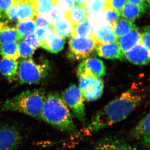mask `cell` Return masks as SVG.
Listing matches in <instances>:
<instances>
[{"label": "cell", "instance_id": "6da1fadb", "mask_svg": "<svg viewBox=\"0 0 150 150\" xmlns=\"http://www.w3.org/2000/svg\"><path fill=\"white\" fill-rule=\"evenodd\" d=\"M143 98L139 88H130L97 112L83 133L91 135L125 120L140 105Z\"/></svg>", "mask_w": 150, "mask_h": 150}, {"label": "cell", "instance_id": "7a4b0ae2", "mask_svg": "<svg viewBox=\"0 0 150 150\" xmlns=\"http://www.w3.org/2000/svg\"><path fill=\"white\" fill-rule=\"evenodd\" d=\"M41 119L60 130L76 132L69 108L58 92H50L46 96Z\"/></svg>", "mask_w": 150, "mask_h": 150}, {"label": "cell", "instance_id": "3957f363", "mask_svg": "<svg viewBox=\"0 0 150 150\" xmlns=\"http://www.w3.org/2000/svg\"><path fill=\"white\" fill-rule=\"evenodd\" d=\"M46 96L45 92L42 89L27 90L6 100L2 109L20 112L35 119H41Z\"/></svg>", "mask_w": 150, "mask_h": 150}, {"label": "cell", "instance_id": "277c9868", "mask_svg": "<svg viewBox=\"0 0 150 150\" xmlns=\"http://www.w3.org/2000/svg\"><path fill=\"white\" fill-rule=\"evenodd\" d=\"M51 69L49 61L45 57L23 59L18 64L19 82L21 85L41 83L48 76Z\"/></svg>", "mask_w": 150, "mask_h": 150}, {"label": "cell", "instance_id": "5b68a950", "mask_svg": "<svg viewBox=\"0 0 150 150\" xmlns=\"http://www.w3.org/2000/svg\"><path fill=\"white\" fill-rule=\"evenodd\" d=\"M98 43L92 35L86 38L71 37L69 42L68 57L74 60L87 58L95 51Z\"/></svg>", "mask_w": 150, "mask_h": 150}, {"label": "cell", "instance_id": "8992f818", "mask_svg": "<svg viewBox=\"0 0 150 150\" xmlns=\"http://www.w3.org/2000/svg\"><path fill=\"white\" fill-rule=\"evenodd\" d=\"M63 100L75 117L82 123L86 122V114L83 99L78 86L71 84L62 94Z\"/></svg>", "mask_w": 150, "mask_h": 150}, {"label": "cell", "instance_id": "52a82bcc", "mask_svg": "<svg viewBox=\"0 0 150 150\" xmlns=\"http://www.w3.org/2000/svg\"><path fill=\"white\" fill-rule=\"evenodd\" d=\"M78 88L85 100L88 102L99 99L104 89V83L101 78L79 77Z\"/></svg>", "mask_w": 150, "mask_h": 150}, {"label": "cell", "instance_id": "ba28073f", "mask_svg": "<svg viewBox=\"0 0 150 150\" xmlns=\"http://www.w3.org/2000/svg\"><path fill=\"white\" fill-rule=\"evenodd\" d=\"M106 74V68L102 60L96 57H89L78 66L77 71L78 77L87 76L101 78Z\"/></svg>", "mask_w": 150, "mask_h": 150}, {"label": "cell", "instance_id": "9c48e42d", "mask_svg": "<svg viewBox=\"0 0 150 150\" xmlns=\"http://www.w3.org/2000/svg\"><path fill=\"white\" fill-rule=\"evenodd\" d=\"M21 141V134L14 127L0 124V150H17Z\"/></svg>", "mask_w": 150, "mask_h": 150}, {"label": "cell", "instance_id": "30bf717a", "mask_svg": "<svg viewBox=\"0 0 150 150\" xmlns=\"http://www.w3.org/2000/svg\"><path fill=\"white\" fill-rule=\"evenodd\" d=\"M88 150H137L125 139L110 136L100 139Z\"/></svg>", "mask_w": 150, "mask_h": 150}, {"label": "cell", "instance_id": "8fae6325", "mask_svg": "<svg viewBox=\"0 0 150 150\" xmlns=\"http://www.w3.org/2000/svg\"><path fill=\"white\" fill-rule=\"evenodd\" d=\"M150 120L149 112L139 122L132 132L134 139L140 142L145 148L148 149L150 144Z\"/></svg>", "mask_w": 150, "mask_h": 150}, {"label": "cell", "instance_id": "7c38bea8", "mask_svg": "<svg viewBox=\"0 0 150 150\" xmlns=\"http://www.w3.org/2000/svg\"><path fill=\"white\" fill-rule=\"evenodd\" d=\"M124 55L130 62L137 65H146L150 61V50L140 42L125 52Z\"/></svg>", "mask_w": 150, "mask_h": 150}, {"label": "cell", "instance_id": "4fadbf2b", "mask_svg": "<svg viewBox=\"0 0 150 150\" xmlns=\"http://www.w3.org/2000/svg\"><path fill=\"white\" fill-rule=\"evenodd\" d=\"M95 52L99 57L108 59L120 60V61L125 60L124 54L117 42L98 43Z\"/></svg>", "mask_w": 150, "mask_h": 150}, {"label": "cell", "instance_id": "5bb4252c", "mask_svg": "<svg viewBox=\"0 0 150 150\" xmlns=\"http://www.w3.org/2000/svg\"><path fill=\"white\" fill-rule=\"evenodd\" d=\"M149 4H137L127 3L125 4L120 11V16L123 18L134 21L142 15L147 10Z\"/></svg>", "mask_w": 150, "mask_h": 150}, {"label": "cell", "instance_id": "9a60e30c", "mask_svg": "<svg viewBox=\"0 0 150 150\" xmlns=\"http://www.w3.org/2000/svg\"><path fill=\"white\" fill-rule=\"evenodd\" d=\"M18 64L17 60L2 58L0 60V74L8 81H14L18 77Z\"/></svg>", "mask_w": 150, "mask_h": 150}, {"label": "cell", "instance_id": "2e32d148", "mask_svg": "<svg viewBox=\"0 0 150 150\" xmlns=\"http://www.w3.org/2000/svg\"><path fill=\"white\" fill-rule=\"evenodd\" d=\"M23 39L16 28L9 26L6 22L0 21V44L17 42Z\"/></svg>", "mask_w": 150, "mask_h": 150}, {"label": "cell", "instance_id": "e0dca14e", "mask_svg": "<svg viewBox=\"0 0 150 150\" xmlns=\"http://www.w3.org/2000/svg\"><path fill=\"white\" fill-rule=\"evenodd\" d=\"M140 33L137 27L132 29L126 35H123L117 38V44L120 47V49L123 52L129 51L136 44L139 42Z\"/></svg>", "mask_w": 150, "mask_h": 150}, {"label": "cell", "instance_id": "ac0fdd59", "mask_svg": "<svg viewBox=\"0 0 150 150\" xmlns=\"http://www.w3.org/2000/svg\"><path fill=\"white\" fill-rule=\"evenodd\" d=\"M64 38L55 32L47 40L40 42V47L53 54H57L64 48Z\"/></svg>", "mask_w": 150, "mask_h": 150}, {"label": "cell", "instance_id": "d6986e66", "mask_svg": "<svg viewBox=\"0 0 150 150\" xmlns=\"http://www.w3.org/2000/svg\"><path fill=\"white\" fill-rule=\"evenodd\" d=\"M92 35L98 42L100 43L117 42V38L114 34L112 26L110 24H105L92 33Z\"/></svg>", "mask_w": 150, "mask_h": 150}, {"label": "cell", "instance_id": "ffe728a7", "mask_svg": "<svg viewBox=\"0 0 150 150\" xmlns=\"http://www.w3.org/2000/svg\"><path fill=\"white\" fill-rule=\"evenodd\" d=\"M65 16L75 26L88 19V14L86 6L76 4L71 11L65 14Z\"/></svg>", "mask_w": 150, "mask_h": 150}, {"label": "cell", "instance_id": "44dd1931", "mask_svg": "<svg viewBox=\"0 0 150 150\" xmlns=\"http://www.w3.org/2000/svg\"><path fill=\"white\" fill-rule=\"evenodd\" d=\"M18 21L34 19L37 16L34 6L30 0L18 2Z\"/></svg>", "mask_w": 150, "mask_h": 150}, {"label": "cell", "instance_id": "7402d4cb", "mask_svg": "<svg viewBox=\"0 0 150 150\" xmlns=\"http://www.w3.org/2000/svg\"><path fill=\"white\" fill-rule=\"evenodd\" d=\"M55 33L63 38L70 37L74 26L65 16L52 24Z\"/></svg>", "mask_w": 150, "mask_h": 150}, {"label": "cell", "instance_id": "603a6c76", "mask_svg": "<svg viewBox=\"0 0 150 150\" xmlns=\"http://www.w3.org/2000/svg\"><path fill=\"white\" fill-rule=\"evenodd\" d=\"M137 27L133 22L125 18H119L112 26L114 32L119 38L130 32Z\"/></svg>", "mask_w": 150, "mask_h": 150}, {"label": "cell", "instance_id": "cb8c5ba5", "mask_svg": "<svg viewBox=\"0 0 150 150\" xmlns=\"http://www.w3.org/2000/svg\"><path fill=\"white\" fill-rule=\"evenodd\" d=\"M0 54L3 58L17 60L20 57L17 43H4L0 44Z\"/></svg>", "mask_w": 150, "mask_h": 150}, {"label": "cell", "instance_id": "d4e9b609", "mask_svg": "<svg viewBox=\"0 0 150 150\" xmlns=\"http://www.w3.org/2000/svg\"><path fill=\"white\" fill-rule=\"evenodd\" d=\"M16 28L21 37L24 38L26 36L33 34L35 31L36 29L35 21L34 19H29L18 21Z\"/></svg>", "mask_w": 150, "mask_h": 150}, {"label": "cell", "instance_id": "484cf974", "mask_svg": "<svg viewBox=\"0 0 150 150\" xmlns=\"http://www.w3.org/2000/svg\"><path fill=\"white\" fill-rule=\"evenodd\" d=\"M92 35V31L88 19L74 26L71 36L72 37H88Z\"/></svg>", "mask_w": 150, "mask_h": 150}, {"label": "cell", "instance_id": "4316f807", "mask_svg": "<svg viewBox=\"0 0 150 150\" xmlns=\"http://www.w3.org/2000/svg\"><path fill=\"white\" fill-rule=\"evenodd\" d=\"M105 7V0H88L86 4L88 16L100 14Z\"/></svg>", "mask_w": 150, "mask_h": 150}, {"label": "cell", "instance_id": "83f0119b", "mask_svg": "<svg viewBox=\"0 0 150 150\" xmlns=\"http://www.w3.org/2000/svg\"><path fill=\"white\" fill-rule=\"evenodd\" d=\"M100 14L105 23L110 24L112 27L115 22L120 18V12L106 6Z\"/></svg>", "mask_w": 150, "mask_h": 150}, {"label": "cell", "instance_id": "f1b7e54d", "mask_svg": "<svg viewBox=\"0 0 150 150\" xmlns=\"http://www.w3.org/2000/svg\"><path fill=\"white\" fill-rule=\"evenodd\" d=\"M17 45L20 57L26 59L32 57L35 52V50L25 41L24 40L19 41Z\"/></svg>", "mask_w": 150, "mask_h": 150}, {"label": "cell", "instance_id": "f546056e", "mask_svg": "<svg viewBox=\"0 0 150 150\" xmlns=\"http://www.w3.org/2000/svg\"><path fill=\"white\" fill-rule=\"evenodd\" d=\"M88 20L91 25L92 34L96 30L100 28L105 24H107L104 21L100 13L94 15H89L88 17Z\"/></svg>", "mask_w": 150, "mask_h": 150}, {"label": "cell", "instance_id": "4dcf8cb0", "mask_svg": "<svg viewBox=\"0 0 150 150\" xmlns=\"http://www.w3.org/2000/svg\"><path fill=\"white\" fill-rule=\"evenodd\" d=\"M35 35L40 41H44L50 36L52 35L54 32V27L52 24L49 27H38L35 29Z\"/></svg>", "mask_w": 150, "mask_h": 150}, {"label": "cell", "instance_id": "1f68e13d", "mask_svg": "<svg viewBox=\"0 0 150 150\" xmlns=\"http://www.w3.org/2000/svg\"><path fill=\"white\" fill-rule=\"evenodd\" d=\"M75 3L74 0H57L55 4L65 14L72 10Z\"/></svg>", "mask_w": 150, "mask_h": 150}, {"label": "cell", "instance_id": "d6a6232c", "mask_svg": "<svg viewBox=\"0 0 150 150\" xmlns=\"http://www.w3.org/2000/svg\"><path fill=\"white\" fill-rule=\"evenodd\" d=\"M65 17L64 12L58 8L56 4H54L52 6V9L50 12L49 19L51 21V24H53L56 21Z\"/></svg>", "mask_w": 150, "mask_h": 150}, {"label": "cell", "instance_id": "836d02e7", "mask_svg": "<svg viewBox=\"0 0 150 150\" xmlns=\"http://www.w3.org/2000/svg\"><path fill=\"white\" fill-rule=\"evenodd\" d=\"M142 33H140L139 42L150 50V27L149 26H145L142 28Z\"/></svg>", "mask_w": 150, "mask_h": 150}, {"label": "cell", "instance_id": "e575fe53", "mask_svg": "<svg viewBox=\"0 0 150 150\" xmlns=\"http://www.w3.org/2000/svg\"><path fill=\"white\" fill-rule=\"evenodd\" d=\"M18 2L15 1L11 8L6 13L5 16L9 21L12 22H17L18 20Z\"/></svg>", "mask_w": 150, "mask_h": 150}, {"label": "cell", "instance_id": "d590c367", "mask_svg": "<svg viewBox=\"0 0 150 150\" xmlns=\"http://www.w3.org/2000/svg\"><path fill=\"white\" fill-rule=\"evenodd\" d=\"M105 1L106 4V6L120 12L126 2V0H105Z\"/></svg>", "mask_w": 150, "mask_h": 150}, {"label": "cell", "instance_id": "8d00e7d4", "mask_svg": "<svg viewBox=\"0 0 150 150\" xmlns=\"http://www.w3.org/2000/svg\"><path fill=\"white\" fill-rule=\"evenodd\" d=\"M24 41L35 50L40 47V41L35 34H31L24 38Z\"/></svg>", "mask_w": 150, "mask_h": 150}, {"label": "cell", "instance_id": "74e56055", "mask_svg": "<svg viewBox=\"0 0 150 150\" xmlns=\"http://www.w3.org/2000/svg\"><path fill=\"white\" fill-rule=\"evenodd\" d=\"M35 21L36 26L38 27H49L52 25L50 19L44 16H36Z\"/></svg>", "mask_w": 150, "mask_h": 150}, {"label": "cell", "instance_id": "f35d334b", "mask_svg": "<svg viewBox=\"0 0 150 150\" xmlns=\"http://www.w3.org/2000/svg\"><path fill=\"white\" fill-rule=\"evenodd\" d=\"M14 0H0V8L4 16H5L14 4Z\"/></svg>", "mask_w": 150, "mask_h": 150}, {"label": "cell", "instance_id": "ab89813d", "mask_svg": "<svg viewBox=\"0 0 150 150\" xmlns=\"http://www.w3.org/2000/svg\"><path fill=\"white\" fill-rule=\"evenodd\" d=\"M128 1L131 3H134V4H147L145 2V0H128Z\"/></svg>", "mask_w": 150, "mask_h": 150}, {"label": "cell", "instance_id": "60d3db41", "mask_svg": "<svg viewBox=\"0 0 150 150\" xmlns=\"http://www.w3.org/2000/svg\"><path fill=\"white\" fill-rule=\"evenodd\" d=\"M77 4H79L81 6H86L88 0H74Z\"/></svg>", "mask_w": 150, "mask_h": 150}, {"label": "cell", "instance_id": "b9f144b4", "mask_svg": "<svg viewBox=\"0 0 150 150\" xmlns=\"http://www.w3.org/2000/svg\"><path fill=\"white\" fill-rule=\"evenodd\" d=\"M4 16V15H3V13H2V12H1V8H0V19L2 18V17Z\"/></svg>", "mask_w": 150, "mask_h": 150}, {"label": "cell", "instance_id": "7bdbcfd3", "mask_svg": "<svg viewBox=\"0 0 150 150\" xmlns=\"http://www.w3.org/2000/svg\"><path fill=\"white\" fill-rule=\"evenodd\" d=\"M14 1L16 2H21V1H25L26 0H14Z\"/></svg>", "mask_w": 150, "mask_h": 150}, {"label": "cell", "instance_id": "ee69618b", "mask_svg": "<svg viewBox=\"0 0 150 150\" xmlns=\"http://www.w3.org/2000/svg\"><path fill=\"white\" fill-rule=\"evenodd\" d=\"M146 3H147L149 5V3H150V0H146Z\"/></svg>", "mask_w": 150, "mask_h": 150}, {"label": "cell", "instance_id": "f6af8a7d", "mask_svg": "<svg viewBox=\"0 0 150 150\" xmlns=\"http://www.w3.org/2000/svg\"><path fill=\"white\" fill-rule=\"evenodd\" d=\"M54 1H55V3H56V1H57V0H54Z\"/></svg>", "mask_w": 150, "mask_h": 150}]
</instances>
